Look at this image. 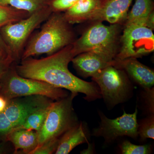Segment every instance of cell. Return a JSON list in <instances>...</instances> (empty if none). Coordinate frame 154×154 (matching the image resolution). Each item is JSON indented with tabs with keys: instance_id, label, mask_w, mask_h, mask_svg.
Wrapping results in <instances>:
<instances>
[{
	"instance_id": "16",
	"label": "cell",
	"mask_w": 154,
	"mask_h": 154,
	"mask_svg": "<svg viewBox=\"0 0 154 154\" xmlns=\"http://www.w3.org/2000/svg\"><path fill=\"white\" fill-rule=\"evenodd\" d=\"M88 143V137L82 122L77 123L62 135L56 154H67L80 144Z\"/></svg>"
},
{
	"instance_id": "21",
	"label": "cell",
	"mask_w": 154,
	"mask_h": 154,
	"mask_svg": "<svg viewBox=\"0 0 154 154\" xmlns=\"http://www.w3.org/2000/svg\"><path fill=\"white\" fill-rule=\"evenodd\" d=\"M137 132L141 140L154 139V115H148L138 123Z\"/></svg>"
},
{
	"instance_id": "6",
	"label": "cell",
	"mask_w": 154,
	"mask_h": 154,
	"mask_svg": "<svg viewBox=\"0 0 154 154\" xmlns=\"http://www.w3.org/2000/svg\"><path fill=\"white\" fill-rule=\"evenodd\" d=\"M92 80L98 85L109 108L126 102L133 94V86L126 73L113 65L102 69Z\"/></svg>"
},
{
	"instance_id": "11",
	"label": "cell",
	"mask_w": 154,
	"mask_h": 154,
	"mask_svg": "<svg viewBox=\"0 0 154 154\" xmlns=\"http://www.w3.org/2000/svg\"><path fill=\"white\" fill-rule=\"evenodd\" d=\"M133 0H100L88 22L106 21L110 24L124 25Z\"/></svg>"
},
{
	"instance_id": "26",
	"label": "cell",
	"mask_w": 154,
	"mask_h": 154,
	"mask_svg": "<svg viewBox=\"0 0 154 154\" xmlns=\"http://www.w3.org/2000/svg\"><path fill=\"white\" fill-rule=\"evenodd\" d=\"M0 60L11 65L15 63L10 48L0 33Z\"/></svg>"
},
{
	"instance_id": "28",
	"label": "cell",
	"mask_w": 154,
	"mask_h": 154,
	"mask_svg": "<svg viewBox=\"0 0 154 154\" xmlns=\"http://www.w3.org/2000/svg\"><path fill=\"white\" fill-rule=\"evenodd\" d=\"M9 100L2 95L0 94V113L5 109L8 103Z\"/></svg>"
},
{
	"instance_id": "1",
	"label": "cell",
	"mask_w": 154,
	"mask_h": 154,
	"mask_svg": "<svg viewBox=\"0 0 154 154\" xmlns=\"http://www.w3.org/2000/svg\"><path fill=\"white\" fill-rule=\"evenodd\" d=\"M72 44L45 57L21 60L15 66L17 72L21 76L42 81L71 93L85 94V99L88 101L101 99L100 89L96 82L81 79L69 69V63L75 57Z\"/></svg>"
},
{
	"instance_id": "18",
	"label": "cell",
	"mask_w": 154,
	"mask_h": 154,
	"mask_svg": "<svg viewBox=\"0 0 154 154\" xmlns=\"http://www.w3.org/2000/svg\"><path fill=\"white\" fill-rule=\"evenodd\" d=\"M52 102L53 101H51L47 104L31 112L25 118L22 124L14 130L25 129L38 131L44 122L49 110L51 104Z\"/></svg>"
},
{
	"instance_id": "4",
	"label": "cell",
	"mask_w": 154,
	"mask_h": 154,
	"mask_svg": "<svg viewBox=\"0 0 154 154\" xmlns=\"http://www.w3.org/2000/svg\"><path fill=\"white\" fill-rule=\"evenodd\" d=\"M13 63L1 80L0 94L8 100L39 95L47 97L53 101H57L69 95L68 92L63 89L56 88L42 81L21 76L17 72Z\"/></svg>"
},
{
	"instance_id": "12",
	"label": "cell",
	"mask_w": 154,
	"mask_h": 154,
	"mask_svg": "<svg viewBox=\"0 0 154 154\" xmlns=\"http://www.w3.org/2000/svg\"><path fill=\"white\" fill-rule=\"evenodd\" d=\"M113 66L124 70L129 79L142 88H150L154 86L153 70L141 63L136 58L115 59Z\"/></svg>"
},
{
	"instance_id": "8",
	"label": "cell",
	"mask_w": 154,
	"mask_h": 154,
	"mask_svg": "<svg viewBox=\"0 0 154 154\" xmlns=\"http://www.w3.org/2000/svg\"><path fill=\"white\" fill-rule=\"evenodd\" d=\"M51 101L39 95L9 100L5 110L0 113V141H6L9 133L22 124L30 113Z\"/></svg>"
},
{
	"instance_id": "15",
	"label": "cell",
	"mask_w": 154,
	"mask_h": 154,
	"mask_svg": "<svg viewBox=\"0 0 154 154\" xmlns=\"http://www.w3.org/2000/svg\"><path fill=\"white\" fill-rule=\"evenodd\" d=\"M6 141L14 146V154H30L38 146V133L31 130H15L8 134Z\"/></svg>"
},
{
	"instance_id": "27",
	"label": "cell",
	"mask_w": 154,
	"mask_h": 154,
	"mask_svg": "<svg viewBox=\"0 0 154 154\" xmlns=\"http://www.w3.org/2000/svg\"><path fill=\"white\" fill-rule=\"evenodd\" d=\"M11 65L6 63L5 62L0 60V89H1V80L5 73Z\"/></svg>"
},
{
	"instance_id": "20",
	"label": "cell",
	"mask_w": 154,
	"mask_h": 154,
	"mask_svg": "<svg viewBox=\"0 0 154 154\" xmlns=\"http://www.w3.org/2000/svg\"><path fill=\"white\" fill-rule=\"evenodd\" d=\"M30 15L26 11L0 5V29L8 24L25 19Z\"/></svg>"
},
{
	"instance_id": "24",
	"label": "cell",
	"mask_w": 154,
	"mask_h": 154,
	"mask_svg": "<svg viewBox=\"0 0 154 154\" xmlns=\"http://www.w3.org/2000/svg\"><path fill=\"white\" fill-rule=\"evenodd\" d=\"M60 138L49 140L38 146L30 154H51L55 152L58 145Z\"/></svg>"
},
{
	"instance_id": "5",
	"label": "cell",
	"mask_w": 154,
	"mask_h": 154,
	"mask_svg": "<svg viewBox=\"0 0 154 154\" xmlns=\"http://www.w3.org/2000/svg\"><path fill=\"white\" fill-rule=\"evenodd\" d=\"M78 95L71 93L65 98L51 102L44 122L37 131V146L49 140L60 138L67 131L79 123L72 105L73 100Z\"/></svg>"
},
{
	"instance_id": "7",
	"label": "cell",
	"mask_w": 154,
	"mask_h": 154,
	"mask_svg": "<svg viewBox=\"0 0 154 154\" xmlns=\"http://www.w3.org/2000/svg\"><path fill=\"white\" fill-rule=\"evenodd\" d=\"M52 13L48 6L25 19L8 24L0 29V33L10 48L15 62L21 59L28 38L33 31Z\"/></svg>"
},
{
	"instance_id": "17",
	"label": "cell",
	"mask_w": 154,
	"mask_h": 154,
	"mask_svg": "<svg viewBox=\"0 0 154 154\" xmlns=\"http://www.w3.org/2000/svg\"><path fill=\"white\" fill-rule=\"evenodd\" d=\"M100 0H78L70 8L64 12L63 17L71 25L88 22Z\"/></svg>"
},
{
	"instance_id": "14",
	"label": "cell",
	"mask_w": 154,
	"mask_h": 154,
	"mask_svg": "<svg viewBox=\"0 0 154 154\" xmlns=\"http://www.w3.org/2000/svg\"><path fill=\"white\" fill-rule=\"evenodd\" d=\"M154 6L152 0H136L124 25L144 26L153 30Z\"/></svg>"
},
{
	"instance_id": "3",
	"label": "cell",
	"mask_w": 154,
	"mask_h": 154,
	"mask_svg": "<svg viewBox=\"0 0 154 154\" xmlns=\"http://www.w3.org/2000/svg\"><path fill=\"white\" fill-rule=\"evenodd\" d=\"M93 22L72 44L73 54L75 57L82 53H94L112 63L119 50L122 25Z\"/></svg>"
},
{
	"instance_id": "19",
	"label": "cell",
	"mask_w": 154,
	"mask_h": 154,
	"mask_svg": "<svg viewBox=\"0 0 154 154\" xmlns=\"http://www.w3.org/2000/svg\"><path fill=\"white\" fill-rule=\"evenodd\" d=\"M51 0H0V5L28 12L31 14L49 6Z\"/></svg>"
},
{
	"instance_id": "9",
	"label": "cell",
	"mask_w": 154,
	"mask_h": 154,
	"mask_svg": "<svg viewBox=\"0 0 154 154\" xmlns=\"http://www.w3.org/2000/svg\"><path fill=\"white\" fill-rule=\"evenodd\" d=\"M154 50L152 30L144 26L124 25L123 33L120 37L119 50L115 59L141 57L148 55Z\"/></svg>"
},
{
	"instance_id": "2",
	"label": "cell",
	"mask_w": 154,
	"mask_h": 154,
	"mask_svg": "<svg viewBox=\"0 0 154 154\" xmlns=\"http://www.w3.org/2000/svg\"><path fill=\"white\" fill-rule=\"evenodd\" d=\"M71 25L61 13H52L26 43L21 60L36 55H50L75 40Z\"/></svg>"
},
{
	"instance_id": "10",
	"label": "cell",
	"mask_w": 154,
	"mask_h": 154,
	"mask_svg": "<svg viewBox=\"0 0 154 154\" xmlns=\"http://www.w3.org/2000/svg\"><path fill=\"white\" fill-rule=\"evenodd\" d=\"M137 106L134 113H127L114 119L107 118L102 112L99 111L100 121L99 126L94 128L92 135L102 137L105 143H111L119 138L127 136L136 139L138 137L137 128Z\"/></svg>"
},
{
	"instance_id": "25",
	"label": "cell",
	"mask_w": 154,
	"mask_h": 154,
	"mask_svg": "<svg viewBox=\"0 0 154 154\" xmlns=\"http://www.w3.org/2000/svg\"><path fill=\"white\" fill-rule=\"evenodd\" d=\"M78 0H51L49 7L52 13L65 12L73 5Z\"/></svg>"
},
{
	"instance_id": "22",
	"label": "cell",
	"mask_w": 154,
	"mask_h": 154,
	"mask_svg": "<svg viewBox=\"0 0 154 154\" xmlns=\"http://www.w3.org/2000/svg\"><path fill=\"white\" fill-rule=\"evenodd\" d=\"M119 148L122 154H149L152 152L150 145H137L126 140L120 144Z\"/></svg>"
},
{
	"instance_id": "13",
	"label": "cell",
	"mask_w": 154,
	"mask_h": 154,
	"mask_svg": "<svg viewBox=\"0 0 154 154\" xmlns=\"http://www.w3.org/2000/svg\"><path fill=\"white\" fill-rule=\"evenodd\" d=\"M73 66L80 75L84 78L94 77L113 62L106 61L101 57L91 52L82 53L72 59Z\"/></svg>"
},
{
	"instance_id": "23",
	"label": "cell",
	"mask_w": 154,
	"mask_h": 154,
	"mask_svg": "<svg viewBox=\"0 0 154 154\" xmlns=\"http://www.w3.org/2000/svg\"><path fill=\"white\" fill-rule=\"evenodd\" d=\"M142 89L140 98L144 109L148 115H154V88Z\"/></svg>"
},
{
	"instance_id": "29",
	"label": "cell",
	"mask_w": 154,
	"mask_h": 154,
	"mask_svg": "<svg viewBox=\"0 0 154 154\" xmlns=\"http://www.w3.org/2000/svg\"><path fill=\"white\" fill-rule=\"evenodd\" d=\"M7 141H2L0 143V154H5L7 152V148L6 143Z\"/></svg>"
}]
</instances>
